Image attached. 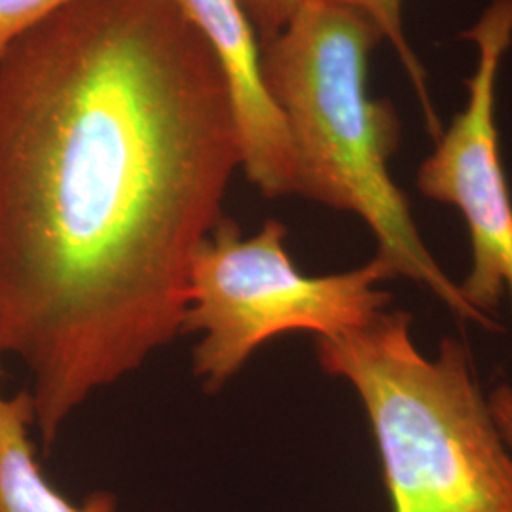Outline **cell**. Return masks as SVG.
<instances>
[{
  "instance_id": "cell-1",
  "label": "cell",
  "mask_w": 512,
  "mask_h": 512,
  "mask_svg": "<svg viewBox=\"0 0 512 512\" xmlns=\"http://www.w3.org/2000/svg\"><path fill=\"white\" fill-rule=\"evenodd\" d=\"M241 148L219 61L173 0H71L0 61V351L50 450L183 332Z\"/></svg>"
},
{
  "instance_id": "cell-3",
  "label": "cell",
  "mask_w": 512,
  "mask_h": 512,
  "mask_svg": "<svg viewBox=\"0 0 512 512\" xmlns=\"http://www.w3.org/2000/svg\"><path fill=\"white\" fill-rule=\"evenodd\" d=\"M412 319L384 311L365 329L317 338L321 368L365 406L393 512H512V454L469 351L416 348Z\"/></svg>"
},
{
  "instance_id": "cell-7",
  "label": "cell",
  "mask_w": 512,
  "mask_h": 512,
  "mask_svg": "<svg viewBox=\"0 0 512 512\" xmlns=\"http://www.w3.org/2000/svg\"><path fill=\"white\" fill-rule=\"evenodd\" d=\"M33 401L27 391L0 395V512H116V497L95 492L74 505L48 482L31 440Z\"/></svg>"
},
{
  "instance_id": "cell-6",
  "label": "cell",
  "mask_w": 512,
  "mask_h": 512,
  "mask_svg": "<svg viewBox=\"0 0 512 512\" xmlns=\"http://www.w3.org/2000/svg\"><path fill=\"white\" fill-rule=\"evenodd\" d=\"M219 61L238 126L241 167L264 198L294 194L289 129L262 69V44L239 0H173Z\"/></svg>"
},
{
  "instance_id": "cell-11",
  "label": "cell",
  "mask_w": 512,
  "mask_h": 512,
  "mask_svg": "<svg viewBox=\"0 0 512 512\" xmlns=\"http://www.w3.org/2000/svg\"><path fill=\"white\" fill-rule=\"evenodd\" d=\"M490 408L494 416L495 425L505 440L509 452L512 454V387L511 385H499L492 393Z\"/></svg>"
},
{
  "instance_id": "cell-12",
  "label": "cell",
  "mask_w": 512,
  "mask_h": 512,
  "mask_svg": "<svg viewBox=\"0 0 512 512\" xmlns=\"http://www.w3.org/2000/svg\"><path fill=\"white\" fill-rule=\"evenodd\" d=\"M0 355H2V351H0Z\"/></svg>"
},
{
  "instance_id": "cell-4",
  "label": "cell",
  "mask_w": 512,
  "mask_h": 512,
  "mask_svg": "<svg viewBox=\"0 0 512 512\" xmlns=\"http://www.w3.org/2000/svg\"><path fill=\"white\" fill-rule=\"evenodd\" d=\"M287 228L266 220L253 238L222 219L196 249L186 291L183 332H202L194 374L219 391L262 344L293 330L330 338L365 329L384 313L395 277L374 256L365 266L334 275L300 272L285 245Z\"/></svg>"
},
{
  "instance_id": "cell-5",
  "label": "cell",
  "mask_w": 512,
  "mask_h": 512,
  "mask_svg": "<svg viewBox=\"0 0 512 512\" xmlns=\"http://www.w3.org/2000/svg\"><path fill=\"white\" fill-rule=\"evenodd\" d=\"M463 38L476 50L465 107L440 131L416 184L425 198L452 205L465 220L473 268L459 289L490 315L505 294L512 308V192L497 128V84L512 48V0H490Z\"/></svg>"
},
{
  "instance_id": "cell-9",
  "label": "cell",
  "mask_w": 512,
  "mask_h": 512,
  "mask_svg": "<svg viewBox=\"0 0 512 512\" xmlns=\"http://www.w3.org/2000/svg\"><path fill=\"white\" fill-rule=\"evenodd\" d=\"M71 0H0V61L12 44Z\"/></svg>"
},
{
  "instance_id": "cell-10",
  "label": "cell",
  "mask_w": 512,
  "mask_h": 512,
  "mask_svg": "<svg viewBox=\"0 0 512 512\" xmlns=\"http://www.w3.org/2000/svg\"><path fill=\"white\" fill-rule=\"evenodd\" d=\"M255 27L260 44L281 35L310 0H239Z\"/></svg>"
},
{
  "instance_id": "cell-2",
  "label": "cell",
  "mask_w": 512,
  "mask_h": 512,
  "mask_svg": "<svg viewBox=\"0 0 512 512\" xmlns=\"http://www.w3.org/2000/svg\"><path fill=\"white\" fill-rule=\"evenodd\" d=\"M380 42L365 16L310 0L281 35L262 44L264 78L291 137L294 194L357 215L395 277L425 287L461 319L495 330L494 317L471 306L429 253L391 175L401 120L393 103L368 93V59Z\"/></svg>"
},
{
  "instance_id": "cell-8",
  "label": "cell",
  "mask_w": 512,
  "mask_h": 512,
  "mask_svg": "<svg viewBox=\"0 0 512 512\" xmlns=\"http://www.w3.org/2000/svg\"><path fill=\"white\" fill-rule=\"evenodd\" d=\"M325 4H334L349 8L361 16H365L382 35V40H387L393 48L395 55L399 57L403 65L404 73L408 76L416 97L420 101L421 112L425 118L427 129L439 137L442 126H440L437 110L433 105L429 84H427V73L421 65L420 57L412 50L406 31H404V0H319Z\"/></svg>"
}]
</instances>
